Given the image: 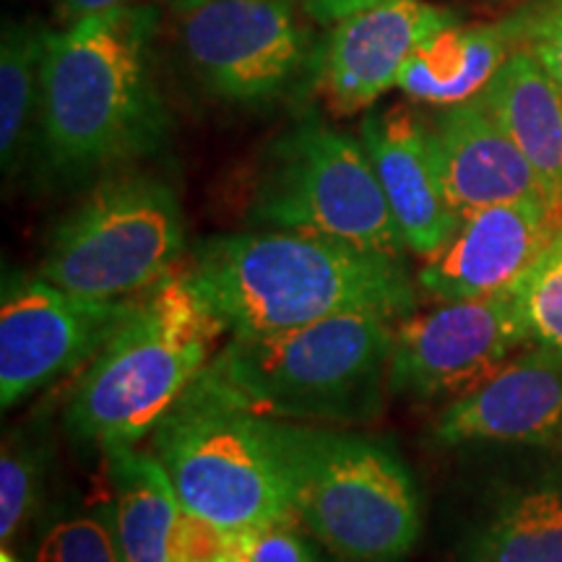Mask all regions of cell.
Masks as SVG:
<instances>
[{"mask_svg":"<svg viewBox=\"0 0 562 562\" xmlns=\"http://www.w3.org/2000/svg\"><path fill=\"white\" fill-rule=\"evenodd\" d=\"M562 430V360L552 351L518 357L490 381L453 398L435 419L442 446L539 442Z\"/></svg>","mask_w":562,"mask_h":562,"instance_id":"15","label":"cell"},{"mask_svg":"<svg viewBox=\"0 0 562 562\" xmlns=\"http://www.w3.org/2000/svg\"><path fill=\"white\" fill-rule=\"evenodd\" d=\"M186 250V216L167 182L125 175L97 186L55 224L37 273L89 300H128L167 279Z\"/></svg>","mask_w":562,"mask_h":562,"instance_id":"7","label":"cell"},{"mask_svg":"<svg viewBox=\"0 0 562 562\" xmlns=\"http://www.w3.org/2000/svg\"><path fill=\"white\" fill-rule=\"evenodd\" d=\"M237 558V531L195 516L182 508L180 524L172 539V562H222Z\"/></svg>","mask_w":562,"mask_h":562,"instance_id":"26","label":"cell"},{"mask_svg":"<svg viewBox=\"0 0 562 562\" xmlns=\"http://www.w3.org/2000/svg\"><path fill=\"white\" fill-rule=\"evenodd\" d=\"M560 229L558 211L539 199L476 211L461 222L451 240L427 258L417 273L419 290L435 302L516 290L552 248Z\"/></svg>","mask_w":562,"mask_h":562,"instance_id":"12","label":"cell"},{"mask_svg":"<svg viewBox=\"0 0 562 562\" xmlns=\"http://www.w3.org/2000/svg\"><path fill=\"white\" fill-rule=\"evenodd\" d=\"M558 245H562V229H560V235H558V240H554Z\"/></svg>","mask_w":562,"mask_h":562,"instance_id":"31","label":"cell"},{"mask_svg":"<svg viewBox=\"0 0 562 562\" xmlns=\"http://www.w3.org/2000/svg\"><path fill=\"white\" fill-rule=\"evenodd\" d=\"M229 334L191 269L140 294L123 328L87 364L66 404V430L91 446L136 442L191 391Z\"/></svg>","mask_w":562,"mask_h":562,"instance_id":"3","label":"cell"},{"mask_svg":"<svg viewBox=\"0 0 562 562\" xmlns=\"http://www.w3.org/2000/svg\"><path fill=\"white\" fill-rule=\"evenodd\" d=\"M480 100L521 146L562 220V89L529 50H516Z\"/></svg>","mask_w":562,"mask_h":562,"instance_id":"18","label":"cell"},{"mask_svg":"<svg viewBox=\"0 0 562 562\" xmlns=\"http://www.w3.org/2000/svg\"><path fill=\"white\" fill-rule=\"evenodd\" d=\"M125 5L133 3L131 0H58V11L66 24H76V21L97 16V13L125 9Z\"/></svg>","mask_w":562,"mask_h":562,"instance_id":"29","label":"cell"},{"mask_svg":"<svg viewBox=\"0 0 562 562\" xmlns=\"http://www.w3.org/2000/svg\"><path fill=\"white\" fill-rule=\"evenodd\" d=\"M362 144L406 248L430 258L461 227L435 167L430 128H425L409 108L396 104L385 112H368L362 123Z\"/></svg>","mask_w":562,"mask_h":562,"instance_id":"16","label":"cell"},{"mask_svg":"<svg viewBox=\"0 0 562 562\" xmlns=\"http://www.w3.org/2000/svg\"><path fill=\"white\" fill-rule=\"evenodd\" d=\"M391 347V318L341 313L284 331L232 336L199 383L273 419H368L381 409Z\"/></svg>","mask_w":562,"mask_h":562,"instance_id":"4","label":"cell"},{"mask_svg":"<svg viewBox=\"0 0 562 562\" xmlns=\"http://www.w3.org/2000/svg\"><path fill=\"white\" fill-rule=\"evenodd\" d=\"M138 297L89 300L40 273H9L0 300V404L60 381L100 355L138 307Z\"/></svg>","mask_w":562,"mask_h":562,"instance_id":"9","label":"cell"},{"mask_svg":"<svg viewBox=\"0 0 562 562\" xmlns=\"http://www.w3.org/2000/svg\"><path fill=\"white\" fill-rule=\"evenodd\" d=\"M110 484V521L123 562H172L182 505L165 463L133 442L102 448Z\"/></svg>","mask_w":562,"mask_h":562,"instance_id":"17","label":"cell"},{"mask_svg":"<svg viewBox=\"0 0 562 562\" xmlns=\"http://www.w3.org/2000/svg\"><path fill=\"white\" fill-rule=\"evenodd\" d=\"M521 37L529 40L533 58L552 76V81L562 89V0H550L529 19H518Z\"/></svg>","mask_w":562,"mask_h":562,"instance_id":"27","label":"cell"},{"mask_svg":"<svg viewBox=\"0 0 562 562\" xmlns=\"http://www.w3.org/2000/svg\"><path fill=\"white\" fill-rule=\"evenodd\" d=\"M157 9L125 5L47 34L40 136L47 167L87 175L157 149L165 136L151 42Z\"/></svg>","mask_w":562,"mask_h":562,"instance_id":"2","label":"cell"},{"mask_svg":"<svg viewBox=\"0 0 562 562\" xmlns=\"http://www.w3.org/2000/svg\"><path fill=\"white\" fill-rule=\"evenodd\" d=\"M302 9H305L307 16L315 21H341L351 16V13L372 9V5L381 3H393V0H300Z\"/></svg>","mask_w":562,"mask_h":562,"instance_id":"28","label":"cell"},{"mask_svg":"<svg viewBox=\"0 0 562 562\" xmlns=\"http://www.w3.org/2000/svg\"><path fill=\"white\" fill-rule=\"evenodd\" d=\"M521 37L518 19L503 26H446L406 63L396 87L412 100L451 108L476 100L510 58L508 45Z\"/></svg>","mask_w":562,"mask_h":562,"instance_id":"19","label":"cell"},{"mask_svg":"<svg viewBox=\"0 0 562 562\" xmlns=\"http://www.w3.org/2000/svg\"><path fill=\"white\" fill-rule=\"evenodd\" d=\"M191 273L232 336L341 313L404 321L417 305L402 258L290 229L211 237L195 250Z\"/></svg>","mask_w":562,"mask_h":562,"instance_id":"1","label":"cell"},{"mask_svg":"<svg viewBox=\"0 0 562 562\" xmlns=\"http://www.w3.org/2000/svg\"><path fill=\"white\" fill-rule=\"evenodd\" d=\"M252 220L402 258L406 240L362 140L302 121L269 154Z\"/></svg>","mask_w":562,"mask_h":562,"instance_id":"8","label":"cell"},{"mask_svg":"<svg viewBox=\"0 0 562 562\" xmlns=\"http://www.w3.org/2000/svg\"><path fill=\"white\" fill-rule=\"evenodd\" d=\"M430 146L442 191L461 222L497 203H550L521 146L480 97L442 110L430 128Z\"/></svg>","mask_w":562,"mask_h":562,"instance_id":"14","label":"cell"},{"mask_svg":"<svg viewBox=\"0 0 562 562\" xmlns=\"http://www.w3.org/2000/svg\"><path fill=\"white\" fill-rule=\"evenodd\" d=\"M180 505L227 531L294 516L286 422L229 402L195 381L154 430Z\"/></svg>","mask_w":562,"mask_h":562,"instance_id":"5","label":"cell"},{"mask_svg":"<svg viewBox=\"0 0 562 562\" xmlns=\"http://www.w3.org/2000/svg\"><path fill=\"white\" fill-rule=\"evenodd\" d=\"M484 562H562V492L529 490L497 513Z\"/></svg>","mask_w":562,"mask_h":562,"instance_id":"21","label":"cell"},{"mask_svg":"<svg viewBox=\"0 0 562 562\" xmlns=\"http://www.w3.org/2000/svg\"><path fill=\"white\" fill-rule=\"evenodd\" d=\"M0 562H16V558H13L9 550H3V552H0Z\"/></svg>","mask_w":562,"mask_h":562,"instance_id":"30","label":"cell"},{"mask_svg":"<svg viewBox=\"0 0 562 562\" xmlns=\"http://www.w3.org/2000/svg\"><path fill=\"white\" fill-rule=\"evenodd\" d=\"M297 521L347 562H398L422 518L412 474L383 442L286 425Z\"/></svg>","mask_w":562,"mask_h":562,"instance_id":"6","label":"cell"},{"mask_svg":"<svg viewBox=\"0 0 562 562\" xmlns=\"http://www.w3.org/2000/svg\"><path fill=\"white\" fill-rule=\"evenodd\" d=\"M518 300L537 347L562 360V245L554 243L518 284Z\"/></svg>","mask_w":562,"mask_h":562,"instance_id":"24","label":"cell"},{"mask_svg":"<svg viewBox=\"0 0 562 562\" xmlns=\"http://www.w3.org/2000/svg\"><path fill=\"white\" fill-rule=\"evenodd\" d=\"M45 482V459L21 432L5 435L0 456V539L9 544L21 531Z\"/></svg>","mask_w":562,"mask_h":562,"instance_id":"22","label":"cell"},{"mask_svg":"<svg viewBox=\"0 0 562 562\" xmlns=\"http://www.w3.org/2000/svg\"><path fill=\"white\" fill-rule=\"evenodd\" d=\"M518 286L476 300L438 302L393 328L389 389L414 398H459L508 364L529 341Z\"/></svg>","mask_w":562,"mask_h":562,"instance_id":"10","label":"cell"},{"mask_svg":"<svg viewBox=\"0 0 562 562\" xmlns=\"http://www.w3.org/2000/svg\"><path fill=\"white\" fill-rule=\"evenodd\" d=\"M34 562H123L110 510L58 518L42 533Z\"/></svg>","mask_w":562,"mask_h":562,"instance_id":"23","label":"cell"},{"mask_svg":"<svg viewBox=\"0 0 562 562\" xmlns=\"http://www.w3.org/2000/svg\"><path fill=\"white\" fill-rule=\"evenodd\" d=\"M294 524L297 518L237 531V558L240 562H321Z\"/></svg>","mask_w":562,"mask_h":562,"instance_id":"25","label":"cell"},{"mask_svg":"<svg viewBox=\"0 0 562 562\" xmlns=\"http://www.w3.org/2000/svg\"><path fill=\"white\" fill-rule=\"evenodd\" d=\"M47 32L37 21H5L0 42V161L13 175L24 157L34 112L42 104Z\"/></svg>","mask_w":562,"mask_h":562,"instance_id":"20","label":"cell"},{"mask_svg":"<svg viewBox=\"0 0 562 562\" xmlns=\"http://www.w3.org/2000/svg\"><path fill=\"white\" fill-rule=\"evenodd\" d=\"M180 37L201 81L235 102L279 97L307 55L292 0H180Z\"/></svg>","mask_w":562,"mask_h":562,"instance_id":"11","label":"cell"},{"mask_svg":"<svg viewBox=\"0 0 562 562\" xmlns=\"http://www.w3.org/2000/svg\"><path fill=\"white\" fill-rule=\"evenodd\" d=\"M222 562H240V560H222Z\"/></svg>","mask_w":562,"mask_h":562,"instance_id":"32","label":"cell"},{"mask_svg":"<svg viewBox=\"0 0 562 562\" xmlns=\"http://www.w3.org/2000/svg\"><path fill=\"white\" fill-rule=\"evenodd\" d=\"M456 24L453 13L422 0H393L336 21L323 55V94L336 115H355L398 83L414 53Z\"/></svg>","mask_w":562,"mask_h":562,"instance_id":"13","label":"cell"}]
</instances>
